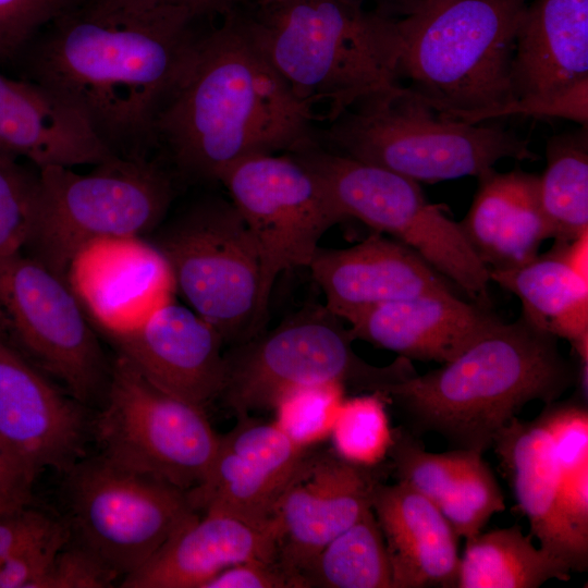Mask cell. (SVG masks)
Here are the masks:
<instances>
[{"label": "cell", "instance_id": "6da1fadb", "mask_svg": "<svg viewBox=\"0 0 588 588\" xmlns=\"http://www.w3.org/2000/svg\"><path fill=\"white\" fill-rule=\"evenodd\" d=\"M196 21L177 8L82 0L40 30L19 60L24 78L77 112L111 152L147 156L156 121L192 61Z\"/></svg>", "mask_w": 588, "mask_h": 588}, {"label": "cell", "instance_id": "7a4b0ae2", "mask_svg": "<svg viewBox=\"0 0 588 588\" xmlns=\"http://www.w3.org/2000/svg\"><path fill=\"white\" fill-rule=\"evenodd\" d=\"M318 115L247 35L238 10L199 33L188 69L155 124V147L186 177L218 181L249 156L316 139Z\"/></svg>", "mask_w": 588, "mask_h": 588}, {"label": "cell", "instance_id": "3957f363", "mask_svg": "<svg viewBox=\"0 0 588 588\" xmlns=\"http://www.w3.org/2000/svg\"><path fill=\"white\" fill-rule=\"evenodd\" d=\"M576 375L558 338L520 315L502 320L441 367L384 393L413 432H436L454 449L483 453L527 403L558 401Z\"/></svg>", "mask_w": 588, "mask_h": 588}, {"label": "cell", "instance_id": "277c9868", "mask_svg": "<svg viewBox=\"0 0 588 588\" xmlns=\"http://www.w3.org/2000/svg\"><path fill=\"white\" fill-rule=\"evenodd\" d=\"M238 14L292 93L316 114L323 108L322 122L401 84L397 20L339 0H256Z\"/></svg>", "mask_w": 588, "mask_h": 588}, {"label": "cell", "instance_id": "5b68a950", "mask_svg": "<svg viewBox=\"0 0 588 588\" xmlns=\"http://www.w3.org/2000/svg\"><path fill=\"white\" fill-rule=\"evenodd\" d=\"M526 0H422L397 20L399 76L441 117L471 124L510 102L517 26Z\"/></svg>", "mask_w": 588, "mask_h": 588}, {"label": "cell", "instance_id": "8992f818", "mask_svg": "<svg viewBox=\"0 0 588 588\" xmlns=\"http://www.w3.org/2000/svg\"><path fill=\"white\" fill-rule=\"evenodd\" d=\"M316 140L417 183L478 177L505 158L539 159L513 131L441 117L403 84L356 102L317 128Z\"/></svg>", "mask_w": 588, "mask_h": 588}, {"label": "cell", "instance_id": "52a82bcc", "mask_svg": "<svg viewBox=\"0 0 588 588\" xmlns=\"http://www.w3.org/2000/svg\"><path fill=\"white\" fill-rule=\"evenodd\" d=\"M38 170L40 197L24 249L64 278L87 244L155 231L173 199L170 173L148 156L114 155L88 173L59 166Z\"/></svg>", "mask_w": 588, "mask_h": 588}, {"label": "cell", "instance_id": "ba28073f", "mask_svg": "<svg viewBox=\"0 0 588 588\" xmlns=\"http://www.w3.org/2000/svg\"><path fill=\"white\" fill-rule=\"evenodd\" d=\"M155 231L151 243L167 259L176 293L224 343L237 345L261 332L269 304L261 256L230 199L198 198Z\"/></svg>", "mask_w": 588, "mask_h": 588}, {"label": "cell", "instance_id": "9c48e42d", "mask_svg": "<svg viewBox=\"0 0 588 588\" xmlns=\"http://www.w3.org/2000/svg\"><path fill=\"white\" fill-rule=\"evenodd\" d=\"M353 341L343 320L324 305L306 307L224 353L219 399L242 416L270 411L280 394L297 385L340 382L356 392H384L417 375L402 356L387 366L367 363L354 352Z\"/></svg>", "mask_w": 588, "mask_h": 588}, {"label": "cell", "instance_id": "30bf717a", "mask_svg": "<svg viewBox=\"0 0 588 588\" xmlns=\"http://www.w3.org/2000/svg\"><path fill=\"white\" fill-rule=\"evenodd\" d=\"M323 182L342 221L355 219L420 255L473 302L491 306L489 269L477 257L460 222L430 203L419 183L307 142L289 151Z\"/></svg>", "mask_w": 588, "mask_h": 588}, {"label": "cell", "instance_id": "8fae6325", "mask_svg": "<svg viewBox=\"0 0 588 588\" xmlns=\"http://www.w3.org/2000/svg\"><path fill=\"white\" fill-rule=\"evenodd\" d=\"M63 475L70 539L121 580L198 515L186 491L100 453L83 456Z\"/></svg>", "mask_w": 588, "mask_h": 588}, {"label": "cell", "instance_id": "7c38bea8", "mask_svg": "<svg viewBox=\"0 0 588 588\" xmlns=\"http://www.w3.org/2000/svg\"><path fill=\"white\" fill-rule=\"evenodd\" d=\"M93 437L111 462L184 491L201 481L219 441L205 409L160 390L121 355L94 413Z\"/></svg>", "mask_w": 588, "mask_h": 588}, {"label": "cell", "instance_id": "4fadbf2b", "mask_svg": "<svg viewBox=\"0 0 588 588\" xmlns=\"http://www.w3.org/2000/svg\"><path fill=\"white\" fill-rule=\"evenodd\" d=\"M0 309L10 344L78 402L98 409L112 363L66 278L23 250L0 256Z\"/></svg>", "mask_w": 588, "mask_h": 588}, {"label": "cell", "instance_id": "5bb4252c", "mask_svg": "<svg viewBox=\"0 0 588 588\" xmlns=\"http://www.w3.org/2000/svg\"><path fill=\"white\" fill-rule=\"evenodd\" d=\"M218 182L258 245L269 297L278 275L308 268L322 235L343 222L321 179L290 152L241 159Z\"/></svg>", "mask_w": 588, "mask_h": 588}, {"label": "cell", "instance_id": "9a60e30c", "mask_svg": "<svg viewBox=\"0 0 588 588\" xmlns=\"http://www.w3.org/2000/svg\"><path fill=\"white\" fill-rule=\"evenodd\" d=\"M219 434L201 481L186 491L197 513L225 514L256 526L278 523V504L310 450L296 445L272 420L236 416Z\"/></svg>", "mask_w": 588, "mask_h": 588}, {"label": "cell", "instance_id": "2e32d148", "mask_svg": "<svg viewBox=\"0 0 588 588\" xmlns=\"http://www.w3.org/2000/svg\"><path fill=\"white\" fill-rule=\"evenodd\" d=\"M389 473L387 461L358 466L332 450L310 449L277 507L280 564L303 583L301 573L318 552L371 509L375 489Z\"/></svg>", "mask_w": 588, "mask_h": 588}, {"label": "cell", "instance_id": "e0dca14e", "mask_svg": "<svg viewBox=\"0 0 588 588\" xmlns=\"http://www.w3.org/2000/svg\"><path fill=\"white\" fill-rule=\"evenodd\" d=\"M91 409L0 338V434L38 476L68 471L93 436Z\"/></svg>", "mask_w": 588, "mask_h": 588}, {"label": "cell", "instance_id": "ac0fdd59", "mask_svg": "<svg viewBox=\"0 0 588 588\" xmlns=\"http://www.w3.org/2000/svg\"><path fill=\"white\" fill-rule=\"evenodd\" d=\"M66 280L90 321L109 340L139 326L176 294L167 259L143 236L87 244L71 261Z\"/></svg>", "mask_w": 588, "mask_h": 588}, {"label": "cell", "instance_id": "d6986e66", "mask_svg": "<svg viewBox=\"0 0 588 588\" xmlns=\"http://www.w3.org/2000/svg\"><path fill=\"white\" fill-rule=\"evenodd\" d=\"M110 341L149 382L180 400L206 409L222 393L224 341L189 307L172 301Z\"/></svg>", "mask_w": 588, "mask_h": 588}, {"label": "cell", "instance_id": "ffe728a7", "mask_svg": "<svg viewBox=\"0 0 588 588\" xmlns=\"http://www.w3.org/2000/svg\"><path fill=\"white\" fill-rule=\"evenodd\" d=\"M308 268L323 292L324 306L345 321L376 305L452 291L414 249L379 232L351 247H319Z\"/></svg>", "mask_w": 588, "mask_h": 588}, {"label": "cell", "instance_id": "44dd1931", "mask_svg": "<svg viewBox=\"0 0 588 588\" xmlns=\"http://www.w3.org/2000/svg\"><path fill=\"white\" fill-rule=\"evenodd\" d=\"M501 321L491 306L467 303L452 291L383 303L347 320L354 340L409 360L441 365L457 357Z\"/></svg>", "mask_w": 588, "mask_h": 588}, {"label": "cell", "instance_id": "7402d4cb", "mask_svg": "<svg viewBox=\"0 0 588 588\" xmlns=\"http://www.w3.org/2000/svg\"><path fill=\"white\" fill-rule=\"evenodd\" d=\"M182 527L122 588H204L223 569L250 560L278 561L280 527L205 512Z\"/></svg>", "mask_w": 588, "mask_h": 588}, {"label": "cell", "instance_id": "603a6c76", "mask_svg": "<svg viewBox=\"0 0 588 588\" xmlns=\"http://www.w3.org/2000/svg\"><path fill=\"white\" fill-rule=\"evenodd\" d=\"M491 448L540 548L564 561L572 572H585L588 540L574 530L562 510L558 460L541 420L514 417L495 434Z\"/></svg>", "mask_w": 588, "mask_h": 588}, {"label": "cell", "instance_id": "cb8c5ba5", "mask_svg": "<svg viewBox=\"0 0 588 588\" xmlns=\"http://www.w3.org/2000/svg\"><path fill=\"white\" fill-rule=\"evenodd\" d=\"M388 458L397 481L430 500L465 540L505 510L500 486L480 452L431 453L407 429L397 427Z\"/></svg>", "mask_w": 588, "mask_h": 588}, {"label": "cell", "instance_id": "d4e9b609", "mask_svg": "<svg viewBox=\"0 0 588 588\" xmlns=\"http://www.w3.org/2000/svg\"><path fill=\"white\" fill-rule=\"evenodd\" d=\"M371 510L384 538L392 588H455L458 535L440 510L407 485L380 482Z\"/></svg>", "mask_w": 588, "mask_h": 588}, {"label": "cell", "instance_id": "484cf974", "mask_svg": "<svg viewBox=\"0 0 588 588\" xmlns=\"http://www.w3.org/2000/svg\"><path fill=\"white\" fill-rule=\"evenodd\" d=\"M0 151L37 169L95 166L113 155L86 121L50 91L1 72Z\"/></svg>", "mask_w": 588, "mask_h": 588}, {"label": "cell", "instance_id": "4316f807", "mask_svg": "<svg viewBox=\"0 0 588 588\" xmlns=\"http://www.w3.org/2000/svg\"><path fill=\"white\" fill-rule=\"evenodd\" d=\"M587 78L588 0L526 3L515 36L512 100L551 98Z\"/></svg>", "mask_w": 588, "mask_h": 588}, {"label": "cell", "instance_id": "83f0119b", "mask_svg": "<svg viewBox=\"0 0 588 588\" xmlns=\"http://www.w3.org/2000/svg\"><path fill=\"white\" fill-rule=\"evenodd\" d=\"M462 231L490 269L523 265L551 238L539 192V176L520 169L481 174Z\"/></svg>", "mask_w": 588, "mask_h": 588}, {"label": "cell", "instance_id": "f1b7e54d", "mask_svg": "<svg viewBox=\"0 0 588 588\" xmlns=\"http://www.w3.org/2000/svg\"><path fill=\"white\" fill-rule=\"evenodd\" d=\"M564 243L531 260L490 269V280L516 295L522 316L558 339L567 340L579 363H588V280L568 264Z\"/></svg>", "mask_w": 588, "mask_h": 588}, {"label": "cell", "instance_id": "f546056e", "mask_svg": "<svg viewBox=\"0 0 588 588\" xmlns=\"http://www.w3.org/2000/svg\"><path fill=\"white\" fill-rule=\"evenodd\" d=\"M572 569L536 548L518 525L479 532L466 540L455 588H537L550 579L566 581Z\"/></svg>", "mask_w": 588, "mask_h": 588}, {"label": "cell", "instance_id": "4dcf8cb0", "mask_svg": "<svg viewBox=\"0 0 588 588\" xmlns=\"http://www.w3.org/2000/svg\"><path fill=\"white\" fill-rule=\"evenodd\" d=\"M539 176L542 209L551 238L569 242L588 232L587 127L550 137Z\"/></svg>", "mask_w": 588, "mask_h": 588}, {"label": "cell", "instance_id": "1f68e13d", "mask_svg": "<svg viewBox=\"0 0 588 588\" xmlns=\"http://www.w3.org/2000/svg\"><path fill=\"white\" fill-rule=\"evenodd\" d=\"M301 576L305 588H392L389 555L372 510L330 540Z\"/></svg>", "mask_w": 588, "mask_h": 588}, {"label": "cell", "instance_id": "d6a6232c", "mask_svg": "<svg viewBox=\"0 0 588 588\" xmlns=\"http://www.w3.org/2000/svg\"><path fill=\"white\" fill-rule=\"evenodd\" d=\"M389 403V396L381 391L345 396L329 438L332 451L358 466L384 463L394 439L387 408Z\"/></svg>", "mask_w": 588, "mask_h": 588}, {"label": "cell", "instance_id": "836d02e7", "mask_svg": "<svg viewBox=\"0 0 588 588\" xmlns=\"http://www.w3.org/2000/svg\"><path fill=\"white\" fill-rule=\"evenodd\" d=\"M346 388L340 382L303 384L284 391L270 411L272 421L298 446L309 450L330 438Z\"/></svg>", "mask_w": 588, "mask_h": 588}, {"label": "cell", "instance_id": "e575fe53", "mask_svg": "<svg viewBox=\"0 0 588 588\" xmlns=\"http://www.w3.org/2000/svg\"><path fill=\"white\" fill-rule=\"evenodd\" d=\"M0 151V256L22 252L35 221L40 175Z\"/></svg>", "mask_w": 588, "mask_h": 588}, {"label": "cell", "instance_id": "d590c367", "mask_svg": "<svg viewBox=\"0 0 588 588\" xmlns=\"http://www.w3.org/2000/svg\"><path fill=\"white\" fill-rule=\"evenodd\" d=\"M82 0H0V64L19 60L54 19Z\"/></svg>", "mask_w": 588, "mask_h": 588}, {"label": "cell", "instance_id": "8d00e7d4", "mask_svg": "<svg viewBox=\"0 0 588 588\" xmlns=\"http://www.w3.org/2000/svg\"><path fill=\"white\" fill-rule=\"evenodd\" d=\"M553 442L560 481L588 466V409L581 400L552 402L538 416Z\"/></svg>", "mask_w": 588, "mask_h": 588}, {"label": "cell", "instance_id": "74e56055", "mask_svg": "<svg viewBox=\"0 0 588 588\" xmlns=\"http://www.w3.org/2000/svg\"><path fill=\"white\" fill-rule=\"evenodd\" d=\"M120 576L87 549L69 539L37 588H107Z\"/></svg>", "mask_w": 588, "mask_h": 588}, {"label": "cell", "instance_id": "f35d334b", "mask_svg": "<svg viewBox=\"0 0 588 588\" xmlns=\"http://www.w3.org/2000/svg\"><path fill=\"white\" fill-rule=\"evenodd\" d=\"M66 526L32 504L0 512V565L44 541Z\"/></svg>", "mask_w": 588, "mask_h": 588}, {"label": "cell", "instance_id": "ab89813d", "mask_svg": "<svg viewBox=\"0 0 588 588\" xmlns=\"http://www.w3.org/2000/svg\"><path fill=\"white\" fill-rule=\"evenodd\" d=\"M510 115L561 118L588 126V78L551 98H523L477 115L471 124Z\"/></svg>", "mask_w": 588, "mask_h": 588}, {"label": "cell", "instance_id": "60d3db41", "mask_svg": "<svg viewBox=\"0 0 588 588\" xmlns=\"http://www.w3.org/2000/svg\"><path fill=\"white\" fill-rule=\"evenodd\" d=\"M204 588H304L302 580L279 561L250 560L234 564Z\"/></svg>", "mask_w": 588, "mask_h": 588}, {"label": "cell", "instance_id": "b9f144b4", "mask_svg": "<svg viewBox=\"0 0 588 588\" xmlns=\"http://www.w3.org/2000/svg\"><path fill=\"white\" fill-rule=\"evenodd\" d=\"M36 473L0 434V501L23 506L32 504Z\"/></svg>", "mask_w": 588, "mask_h": 588}, {"label": "cell", "instance_id": "7bdbcfd3", "mask_svg": "<svg viewBox=\"0 0 588 588\" xmlns=\"http://www.w3.org/2000/svg\"><path fill=\"white\" fill-rule=\"evenodd\" d=\"M106 4L133 10L177 8L191 13L196 20L223 17L245 8L256 0H98Z\"/></svg>", "mask_w": 588, "mask_h": 588}, {"label": "cell", "instance_id": "ee69618b", "mask_svg": "<svg viewBox=\"0 0 588 588\" xmlns=\"http://www.w3.org/2000/svg\"><path fill=\"white\" fill-rule=\"evenodd\" d=\"M354 10L371 11L382 16L400 20L413 14L422 0H339Z\"/></svg>", "mask_w": 588, "mask_h": 588}, {"label": "cell", "instance_id": "f6af8a7d", "mask_svg": "<svg viewBox=\"0 0 588 588\" xmlns=\"http://www.w3.org/2000/svg\"><path fill=\"white\" fill-rule=\"evenodd\" d=\"M564 254L569 266L588 280V232L564 243Z\"/></svg>", "mask_w": 588, "mask_h": 588}, {"label": "cell", "instance_id": "bcb514c9", "mask_svg": "<svg viewBox=\"0 0 588 588\" xmlns=\"http://www.w3.org/2000/svg\"><path fill=\"white\" fill-rule=\"evenodd\" d=\"M0 338L10 342V326L7 317L0 309Z\"/></svg>", "mask_w": 588, "mask_h": 588}, {"label": "cell", "instance_id": "7dc6e473", "mask_svg": "<svg viewBox=\"0 0 588 588\" xmlns=\"http://www.w3.org/2000/svg\"><path fill=\"white\" fill-rule=\"evenodd\" d=\"M12 507H17V506L9 505V504L0 501V512L4 511V510H8V509H12Z\"/></svg>", "mask_w": 588, "mask_h": 588}]
</instances>
